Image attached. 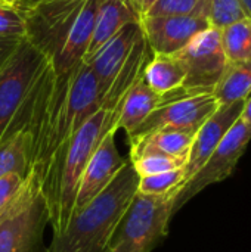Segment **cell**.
<instances>
[{
	"mask_svg": "<svg viewBox=\"0 0 251 252\" xmlns=\"http://www.w3.org/2000/svg\"><path fill=\"white\" fill-rule=\"evenodd\" d=\"M139 176L127 159L114 180L86 207L72 214L53 236L47 252H107L109 241L138 192Z\"/></svg>",
	"mask_w": 251,
	"mask_h": 252,
	"instance_id": "obj_1",
	"label": "cell"
},
{
	"mask_svg": "<svg viewBox=\"0 0 251 252\" xmlns=\"http://www.w3.org/2000/svg\"><path fill=\"white\" fill-rule=\"evenodd\" d=\"M114 120L115 112L101 106L71 137L58 176L55 196L49 208L53 236L67 227L72 216L81 174L104 136L112 128Z\"/></svg>",
	"mask_w": 251,
	"mask_h": 252,
	"instance_id": "obj_2",
	"label": "cell"
},
{
	"mask_svg": "<svg viewBox=\"0 0 251 252\" xmlns=\"http://www.w3.org/2000/svg\"><path fill=\"white\" fill-rule=\"evenodd\" d=\"M49 223L40 180L28 171L21 192L0 214V252H47L43 236Z\"/></svg>",
	"mask_w": 251,
	"mask_h": 252,
	"instance_id": "obj_3",
	"label": "cell"
},
{
	"mask_svg": "<svg viewBox=\"0 0 251 252\" xmlns=\"http://www.w3.org/2000/svg\"><path fill=\"white\" fill-rule=\"evenodd\" d=\"M178 192L167 195L133 196L127 211L120 220L111 241L108 252H151L169 232V223L173 217Z\"/></svg>",
	"mask_w": 251,
	"mask_h": 252,
	"instance_id": "obj_4",
	"label": "cell"
},
{
	"mask_svg": "<svg viewBox=\"0 0 251 252\" xmlns=\"http://www.w3.org/2000/svg\"><path fill=\"white\" fill-rule=\"evenodd\" d=\"M175 56L186 69L182 89L188 94L213 93L229 63L223 52L220 30L215 27L198 32Z\"/></svg>",
	"mask_w": 251,
	"mask_h": 252,
	"instance_id": "obj_5",
	"label": "cell"
},
{
	"mask_svg": "<svg viewBox=\"0 0 251 252\" xmlns=\"http://www.w3.org/2000/svg\"><path fill=\"white\" fill-rule=\"evenodd\" d=\"M83 3L84 0H40L21 7L25 40L52 61Z\"/></svg>",
	"mask_w": 251,
	"mask_h": 252,
	"instance_id": "obj_6",
	"label": "cell"
},
{
	"mask_svg": "<svg viewBox=\"0 0 251 252\" xmlns=\"http://www.w3.org/2000/svg\"><path fill=\"white\" fill-rule=\"evenodd\" d=\"M46 58L37 47L25 40L12 61L0 72V142L12 120L21 109L31 89L34 87Z\"/></svg>",
	"mask_w": 251,
	"mask_h": 252,
	"instance_id": "obj_7",
	"label": "cell"
},
{
	"mask_svg": "<svg viewBox=\"0 0 251 252\" xmlns=\"http://www.w3.org/2000/svg\"><path fill=\"white\" fill-rule=\"evenodd\" d=\"M250 140L251 127L241 118H238L220 140L217 148L213 151L210 158L206 161V164L200 168V171L179 190L173 211H179L189 199H192L207 186L228 179L234 173L240 158L244 155Z\"/></svg>",
	"mask_w": 251,
	"mask_h": 252,
	"instance_id": "obj_8",
	"label": "cell"
},
{
	"mask_svg": "<svg viewBox=\"0 0 251 252\" xmlns=\"http://www.w3.org/2000/svg\"><path fill=\"white\" fill-rule=\"evenodd\" d=\"M217 108L219 103L213 93L191 94L169 100L163 99V103L157 106L141 124V127L129 137V142L163 128L197 131Z\"/></svg>",
	"mask_w": 251,
	"mask_h": 252,
	"instance_id": "obj_9",
	"label": "cell"
},
{
	"mask_svg": "<svg viewBox=\"0 0 251 252\" xmlns=\"http://www.w3.org/2000/svg\"><path fill=\"white\" fill-rule=\"evenodd\" d=\"M209 27L207 18L195 15L143 16L141 19L143 37L152 55H176Z\"/></svg>",
	"mask_w": 251,
	"mask_h": 252,
	"instance_id": "obj_10",
	"label": "cell"
},
{
	"mask_svg": "<svg viewBox=\"0 0 251 252\" xmlns=\"http://www.w3.org/2000/svg\"><path fill=\"white\" fill-rule=\"evenodd\" d=\"M115 130H109L99 146L93 152L89 159L75 195L72 214L78 213L83 207H86L95 196H98L120 173L127 159H123L115 146Z\"/></svg>",
	"mask_w": 251,
	"mask_h": 252,
	"instance_id": "obj_11",
	"label": "cell"
},
{
	"mask_svg": "<svg viewBox=\"0 0 251 252\" xmlns=\"http://www.w3.org/2000/svg\"><path fill=\"white\" fill-rule=\"evenodd\" d=\"M244 103L246 100H238L229 105H219V108L197 130L186 158V164L183 167L185 183L200 171V168L210 158V155L217 148L225 134L229 131V128L241 117Z\"/></svg>",
	"mask_w": 251,
	"mask_h": 252,
	"instance_id": "obj_12",
	"label": "cell"
},
{
	"mask_svg": "<svg viewBox=\"0 0 251 252\" xmlns=\"http://www.w3.org/2000/svg\"><path fill=\"white\" fill-rule=\"evenodd\" d=\"M142 28L141 22L138 24H127L123 27L111 40H108L86 63L90 66L92 72L95 74L99 90L104 96L109 90L115 75L121 69L123 63L126 62L129 53L138 37L141 35Z\"/></svg>",
	"mask_w": 251,
	"mask_h": 252,
	"instance_id": "obj_13",
	"label": "cell"
},
{
	"mask_svg": "<svg viewBox=\"0 0 251 252\" xmlns=\"http://www.w3.org/2000/svg\"><path fill=\"white\" fill-rule=\"evenodd\" d=\"M98 6L99 0H84L58 53L50 61L55 74H70L80 62H83L92 40Z\"/></svg>",
	"mask_w": 251,
	"mask_h": 252,
	"instance_id": "obj_14",
	"label": "cell"
},
{
	"mask_svg": "<svg viewBox=\"0 0 251 252\" xmlns=\"http://www.w3.org/2000/svg\"><path fill=\"white\" fill-rule=\"evenodd\" d=\"M138 22H141V16L135 12L129 0H99L92 40L83 61H90V58L123 27Z\"/></svg>",
	"mask_w": 251,
	"mask_h": 252,
	"instance_id": "obj_15",
	"label": "cell"
},
{
	"mask_svg": "<svg viewBox=\"0 0 251 252\" xmlns=\"http://www.w3.org/2000/svg\"><path fill=\"white\" fill-rule=\"evenodd\" d=\"M163 103V96L152 92L143 81V75L138 80L130 90L124 94L123 100L115 114L112 128L118 131L120 128L126 131L130 137L141 124L151 115V112Z\"/></svg>",
	"mask_w": 251,
	"mask_h": 252,
	"instance_id": "obj_16",
	"label": "cell"
},
{
	"mask_svg": "<svg viewBox=\"0 0 251 252\" xmlns=\"http://www.w3.org/2000/svg\"><path fill=\"white\" fill-rule=\"evenodd\" d=\"M152 53L146 44V40L143 37V32H141V35L138 37V40L135 41L132 52L129 53L126 62L123 63L121 69L118 71V74L115 75L109 90L107 92V94L102 99V106L114 111L117 114V109L120 106V102L123 100L124 94L130 90V87L142 78L143 75V69L148 63V61L151 59Z\"/></svg>",
	"mask_w": 251,
	"mask_h": 252,
	"instance_id": "obj_17",
	"label": "cell"
},
{
	"mask_svg": "<svg viewBox=\"0 0 251 252\" xmlns=\"http://www.w3.org/2000/svg\"><path fill=\"white\" fill-rule=\"evenodd\" d=\"M195 133L197 131L194 130L179 128H163L152 131L143 137L130 142L129 159L145 154H164L176 158H188Z\"/></svg>",
	"mask_w": 251,
	"mask_h": 252,
	"instance_id": "obj_18",
	"label": "cell"
},
{
	"mask_svg": "<svg viewBox=\"0 0 251 252\" xmlns=\"http://www.w3.org/2000/svg\"><path fill=\"white\" fill-rule=\"evenodd\" d=\"M185 77L186 69L175 55H152L143 69V81L160 96L182 89Z\"/></svg>",
	"mask_w": 251,
	"mask_h": 252,
	"instance_id": "obj_19",
	"label": "cell"
},
{
	"mask_svg": "<svg viewBox=\"0 0 251 252\" xmlns=\"http://www.w3.org/2000/svg\"><path fill=\"white\" fill-rule=\"evenodd\" d=\"M251 94V61L229 62L225 74L213 90L219 105L246 100Z\"/></svg>",
	"mask_w": 251,
	"mask_h": 252,
	"instance_id": "obj_20",
	"label": "cell"
},
{
	"mask_svg": "<svg viewBox=\"0 0 251 252\" xmlns=\"http://www.w3.org/2000/svg\"><path fill=\"white\" fill-rule=\"evenodd\" d=\"M33 139L25 130H19L0 142V177L18 173L27 177L30 171Z\"/></svg>",
	"mask_w": 251,
	"mask_h": 252,
	"instance_id": "obj_21",
	"label": "cell"
},
{
	"mask_svg": "<svg viewBox=\"0 0 251 252\" xmlns=\"http://www.w3.org/2000/svg\"><path fill=\"white\" fill-rule=\"evenodd\" d=\"M220 40L228 62L251 61V19L243 18L220 30Z\"/></svg>",
	"mask_w": 251,
	"mask_h": 252,
	"instance_id": "obj_22",
	"label": "cell"
},
{
	"mask_svg": "<svg viewBox=\"0 0 251 252\" xmlns=\"http://www.w3.org/2000/svg\"><path fill=\"white\" fill-rule=\"evenodd\" d=\"M183 185H185V170L178 168V170L167 171V173L139 177L138 193L151 195V196L167 195V193H175V192L179 193Z\"/></svg>",
	"mask_w": 251,
	"mask_h": 252,
	"instance_id": "obj_23",
	"label": "cell"
},
{
	"mask_svg": "<svg viewBox=\"0 0 251 252\" xmlns=\"http://www.w3.org/2000/svg\"><path fill=\"white\" fill-rule=\"evenodd\" d=\"M129 161L139 177L173 171L178 168H183L186 164V158H176L164 154H145Z\"/></svg>",
	"mask_w": 251,
	"mask_h": 252,
	"instance_id": "obj_24",
	"label": "cell"
},
{
	"mask_svg": "<svg viewBox=\"0 0 251 252\" xmlns=\"http://www.w3.org/2000/svg\"><path fill=\"white\" fill-rule=\"evenodd\" d=\"M210 0H157L145 16L195 15L209 19Z\"/></svg>",
	"mask_w": 251,
	"mask_h": 252,
	"instance_id": "obj_25",
	"label": "cell"
},
{
	"mask_svg": "<svg viewBox=\"0 0 251 252\" xmlns=\"http://www.w3.org/2000/svg\"><path fill=\"white\" fill-rule=\"evenodd\" d=\"M246 18L240 0H210L209 22L210 27L222 30L223 27Z\"/></svg>",
	"mask_w": 251,
	"mask_h": 252,
	"instance_id": "obj_26",
	"label": "cell"
},
{
	"mask_svg": "<svg viewBox=\"0 0 251 252\" xmlns=\"http://www.w3.org/2000/svg\"><path fill=\"white\" fill-rule=\"evenodd\" d=\"M0 35L25 37V19L19 7L0 4Z\"/></svg>",
	"mask_w": 251,
	"mask_h": 252,
	"instance_id": "obj_27",
	"label": "cell"
},
{
	"mask_svg": "<svg viewBox=\"0 0 251 252\" xmlns=\"http://www.w3.org/2000/svg\"><path fill=\"white\" fill-rule=\"evenodd\" d=\"M25 177L18 173H10L0 177V214L13 202L24 186Z\"/></svg>",
	"mask_w": 251,
	"mask_h": 252,
	"instance_id": "obj_28",
	"label": "cell"
},
{
	"mask_svg": "<svg viewBox=\"0 0 251 252\" xmlns=\"http://www.w3.org/2000/svg\"><path fill=\"white\" fill-rule=\"evenodd\" d=\"M22 41H24V37L0 35V72L12 61V58L18 52Z\"/></svg>",
	"mask_w": 251,
	"mask_h": 252,
	"instance_id": "obj_29",
	"label": "cell"
},
{
	"mask_svg": "<svg viewBox=\"0 0 251 252\" xmlns=\"http://www.w3.org/2000/svg\"><path fill=\"white\" fill-rule=\"evenodd\" d=\"M157 0H129V3L132 4V7L135 9V12L141 16V19L149 12V9L154 6Z\"/></svg>",
	"mask_w": 251,
	"mask_h": 252,
	"instance_id": "obj_30",
	"label": "cell"
},
{
	"mask_svg": "<svg viewBox=\"0 0 251 252\" xmlns=\"http://www.w3.org/2000/svg\"><path fill=\"white\" fill-rule=\"evenodd\" d=\"M247 126L251 127V94L246 99V103H244V109L241 112V117H240Z\"/></svg>",
	"mask_w": 251,
	"mask_h": 252,
	"instance_id": "obj_31",
	"label": "cell"
},
{
	"mask_svg": "<svg viewBox=\"0 0 251 252\" xmlns=\"http://www.w3.org/2000/svg\"><path fill=\"white\" fill-rule=\"evenodd\" d=\"M240 3H241V7H243L246 16L251 19V0H240Z\"/></svg>",
	"mask_w": 251,
	"mask_h": 252,
	"instance_id": "obj_32",
	"label": "cell"
},
{
	"mask_svg": "<svg viewBox=\"0 0 251 252\" xmlns=\"http://www.w3.org/2000/svg\"><path fill=\"white\" fill-rule=\"evenodd\" d=\"M0 4H4V6H13V7H19V3H18V0H0Z\"/></svg>",
	"mask_w": 251,
	"mask_h": 252,
	"instance_id": "obj_33",
	"label": "cell"
},
{
	"mask_svg": "<svg viewBox=\"0 0 251 252\" xmlns=\"http://www.w3.org/2000/svg\"><path fill=\"white\" fill-rule=\"evenodd\" d=\"M36 1H40V0H18V3H19V9H21V7H24V6H27V4L36 3Z\"/></svg>",
	"mask_w": 251,
	"mask_h": 252,
	"instance_id": "obj_34",
	"label": "cell"
},
{
	"mask_svg": "<svg viewBox=\"0 0 251 252\" xmlns=\"http://www.w3.org/2000/svg\"><path fill=\"white\" fill-rule=\"evenodd\" d=\"M107 252H108V251H107Z\"/></svg>",
	"mask_w": 251,
	"mask_h": 252,
	"instance_id": "obj_35",
	"label": "cell"
}]
</instances>
